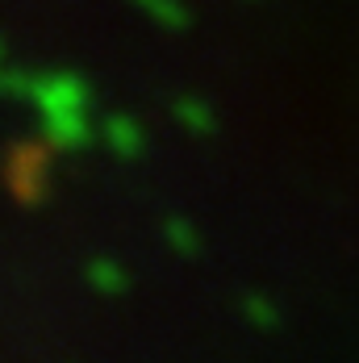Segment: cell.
Returning a JSON list of instances; mask_svg holds the SVG:
<instances>
[{"label":"cell","instance_id":"obj_7","mask_svg":"<svg viewBox=\"0 0 359 363\" xmlns=\"http://www.w3.org/2000/svg\"><path fill=\"white\" fill-rule=\"evenodd\" d=\"M163 238H167V247H172L176 255H197L201 251V234L192 230L188 218H167L163 221Z\"/></svg>","mask_w":359,"mask_h":363},{"label":"cell","instance_id":"obj_9","mask_svg":"<svg viewBox=\"0 0 359 363\" xmlns=\"http://www.w3.org/2000/svg\"><path fill=\"white\" fill-rule=\"evenodd\" d=\"M138 9H146L163 30H184L188 26V13H184V4L180 0H134Z\"/></svg>","mask_w":359,"mask_h":363},{"label":"cell","instance_id":"obj_3","mask_svg":"<svg viewBox=\"0 0 359 363\" xmlns=\"http://www.w3.org/2000/svg\"><path fill=\"white\" fill-rule=\"evenodd\" d=\"M42 138L50 150H63V155H75L92 143V121L84 117V109L72 113H42Z\"/></svg>","mask_w":359,"mask_h":363},{"label":"cell","instance_id":"obj_1","mask_svg":"<svg viewBox=\"0 0 359 363\" xmlns=\"http://www.w3.org/2000/svg\"><path fill=\"white\" fill-rule=\"evenodd\" d=\"M46 143V138H42ZM42 143H17L9 150V188L21 205H42L46 180H50V163H46V146Z\"/></svg>","mask_w":359,"mask_h":363},{"label":"cell","instance_id":"obj_5","mask_svg":"<svg viewBox=\"0 0 359 363\" xmlns=\"http://www.w3.org/2000/svg\"><path fill=\"white\" fill-rule=\"evenodd\" d=\"M84 276H88V284L101 292V296H117V292H126V267H121L117 259H105V255L88 259Z\"/></svg>","mask_w":359,"mask_h":363},{"label":"cell","instance_id":"obj_4","mask_svg":"<svg viewBox=\"0 0 359 363\" xmlns=\"http://www.w3.org/2000/svg\"><path fill=\"white\" fill-rule=\"evenodd\" d=\"M101 138H105V146L117 159H138V155H143V130H138V121L126 117V113L109 117L105 130H101Z\"/></svg>","mask_w":359,"mask_h":363},{"label":"cell","instance_id":"obj_6","mask_svg":"<svg viewBox=\"0 0 359 363\" xmlns=\"http://www.w3.org/2000/svg\"><path fill=\"white\" fill-rule=\"evenodd\" d=\"M172 113H176V121L188 134H209L214 130V113H209V105L201 96H176Z\"/></svg>","mask_w":359,"mask_h":363},{"label":"cell","instance_id":"obj_10","mask_svg":"<svg viewBox=\"0 0 359 363\" xmlns=\"http://www.w3.org/2000/svg\"><path fill=\"white\" fill-rule=\"evenodd\" d=\"M0 88H4L9 96H17V101H34L38 75L34 72H21V67H9V72H4V79H0Z\"/></svg>","mask_w":359,"mask_h":363},{"label":"cell","instance_id":"obj_2","mask_svg":"<svg viewBox=\"0 0 359 363\" xmlns=\"http://www.w3.org/2000/svg\"><path fill=\"white\" fill-rule=\"evenodd\" d=\"M34 105H38L42 113L88 109V84H84L75 72H46V75H38Z\"/></svg>","mask_w":359,"mask_h":363},{"label":"cell","instance_id":"obj_8","mask_svg":"<svg viewBox=\"0 0 359 363\" xmlns=\"http://www.w3.org/2000/svg\"><path fill=\"white\" fill-rule=\"evenodd\" d=\"M243 318H247L255 330H276V322H280L276 305H272L263 292H247V296H243Z\"/></svg>","mask_w":359,"mask_h":363}]
</instances>
